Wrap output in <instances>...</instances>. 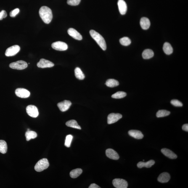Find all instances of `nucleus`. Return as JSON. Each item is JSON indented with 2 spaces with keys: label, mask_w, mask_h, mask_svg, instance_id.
<instances>
[{
  "label": "nucleus",
  "mask_w": 188,
  "mask_h": 188,
  "mask_svg": "<svg viewBox=\"0 0 188 188\" xmlns=\"http://www.w3.org/2000/svg\"><path fill=\"white\" fill-rule=\"evenodd\" d=\"M40 17L45 23L49 24L50 23L53 18L52 11L49 7L43 6L40 8L39 10Z\"/></svg>",
  "instance_id": "1"
},
{
  "label": "nucleus",
  "mask_w": 188,
  "mask_h": 188,
  "mask_svg": "<svg viewBox=\"0 0 188 188\" xmlns=\"http://www.w3.org/2000/svg\"><path fill=\"white\" fill-rule=\"evenodd\" d=\"M90 34L92 38L96 41L102 50H106L107 48L105 40L101 35L94 30H91L90 31Z\"/></svg>",
  "instance_id": "2"
},
{
  "label": "nucleus",
  "mask_w": 188,
  "mask_h": 188,
  "mask_svg": "<svg viewBox=\"0 0 188 188\" xmlns=\"http://www.w3.org/2000/svg\"><path fill=\"white\" fill-rule=\"evenodd\" d=\"M49 166V163L47 159L44 158L37 162L35 166V169L36 171L41 172L46 169Z\"/></svg>",
  "instance_id": "3"
},
{
  "label": "nucleus",
  "mask_w": 188,
  "mask_h": 188,
  "mask_svg": "<svg viewBox=\"0 0 188 188\" xmlns=\"http://www.w3.org/2000/svg\"><path fill=\"white\" fill-rule=\"evenodd\" d=\"M11 68L17 70H23L27 68L28 64L23 60H19L12 62L9 65Z\"/></svg>",
  "instance_id": "4"
},
{
  "label": "nucleus",
  "mask_w": 188,
  "mask_h": 188,
  "mask_svg": "<svg viewBox=\"0 0 188 188\" xmlns=\"http://www.w3.org/2000/svg\"><path fill=\"white\" fill-rule=\"evenodd\" d=\"M20 46L17 45L12 46L8 48L5 53V56L7 57H12L16 55L20 51Z\"/></svg>",
  "instance_id": "5"
},
{
  "label": "nucleus",
  "mask_w": 188,
  "mask_h": 188,
  "mask_svg": "<svg viewBox=\"0 0 188 188\" xmlns=\"http://www.w3.org/2000/svg\"><path fill=\"white\" fill-rule=\"evenodd\" d=\"M52 47L56 50L64 51L68 49V46L66 43L64 42L58 41L52 43Z\"/></svg>",
  "instance_id": "6"
},
{
  "label": "nucleus",
  "mask_w": 188,
  "mask_h": 188,
  "mask_svg": "<svg viewBox=\"0 0 188 188\" xmlns=\"http://www.w3.org/2000/svg\"><path fill=\"white\" fill-rule=\"evenodd\" d=\"M26 112L32 118H36L39 115L37 108L34 105H28L26 108Z\"/></svg>",
  "instance_id": "7"
},
{
  "label": "nucleus",
  "mask_w": 188,
  "mask_h": 188,
  "mask_svg": "<svg viewBox=\"0 0 188 188\" xmlns=\"http://www.w3.org/2000/svg\"><path fill=\"white\" fill-rule=\"evenodd\" d=\"M112 184L116 188H126L128 187V182L125 180L120 178L114 179Z\"/></svg>",
  "instance_id": "8"
},
{
  "label": "nucleus",
  "mask_w": 188,
  "mask_h": 188,
  "mask_svg": "<svg viewBox=\"0 0 188 188\" xmlns=\"http://www.w3.org/2000/svg\"><path fill=\"white\" fill-rule=\"evenodd\" d=\"M122 116L119 113H112L110 114L107 117V123L109 124L116 122L121 118Z\"/></svg>",
  "instance_id": "9"
},
{
  "label": "nucleus",
  "mask_w": 188,
  "mask_h": 188,
  "mask_svg": "<svg viewBox=\"0 0 188 188\" xmlns=\"http://www.w3.org/2000/svg\"><path fill=\"white\" fill-rule=\"evenodd\" d=\"M15 94L17 97L22 98H26L29 97L30 92L24 88H17L15 90Z\"/></svg>",
  "instance_id": "10"
},
{
  "label": "nucleus",
  "mask_w": 188,
  "mask_h": 188,
  "mask_svg": "<svg viewBox=\"0 0 188 188\" xmlns=\"http://www.w3.org/2000/svg\"><path fill=\"white\" fill-rule=\"evenodd\" d=\"M37 66L40 68H51L54 67V64L50 61L44 59H41L37 64Z\"/></svg>",
  "instance_id": "11"
},
{
  "label": "nucleus",
  "mask_w": 188,
  "mask_h": 188,
  "mask_svg": "<svg viewBox=\"0 0 188 188\" xmlns=\"http://www.w3.org/2000/svg\"><path fill=\"white\" fill-rule=\"evenodd\" d=\"M71 105L72 102L70 101L67 100L59 102L57 104L59 110L62 112H66L68 110Z\"/></svg>",
  "instance_id": "12"
},
{
  "label": "nucleus",
  "mask_w": 188,
  "mask_h": 188,
  "mask_svg": "<svg viewBox=\"0 0 188 188\" xmlns=\"http://www.w3.org/2000/svg\"><path fill=\"white\" fill-rule=\"evenodd\" d=\"M106 154L107 157L112 160H118L120 158L118 153L112 149H107L106 151Z\"/></svg>",
  "instance_id": "13"
},
{
  "label": "nucleus",
  "mask_w": 188,
  "mask_h": 188,
  "mask_svg": "<svg viewBox=\"0 0 188 188\" xmlns=\"http://www.w3.org/2000/svg\"><path fill=\"white\" fill-rule=\"evenodd\" d=\"M118 4L120 14L124 15L127 10V6L126 2L124 0H118Z\"/></svg>",
  "instance_id": "14"
},
{
  "label": "nucleus",
  "mask_w": 188,
  "mask_h": 188,
  "mask_svg": "<svg viewBox=\"0 0 188 188\" xmlns=\"http://www.w3.org/2000/svg\"><path fill=\"white\" fill-rule=\"evenodd\" d=\"M68 33L70 36L75 39L81 40L82 39V35L74 29L70 28L68 29Z\"/></svg>",
  "instance_id": "15"
},
{
  "label": "nucleus",
  "mask_w": 188,
  "mask_h": 188,
  "mask_svg": "<svg viewBox=\"0 0 188 188\" xmlns=\"http://www.w3.org/2000/svg\"><path fill=\"white\" fill-rule=\"evenodd\" d=\"M128 134L131 137L136 139H141L144 137V135L140 131L137 130H130L128 131Z\"/></svg>",
  "instance_id": "16"
},
{
  "label": "nucleus",
  "mask_w": 188,
  "mask_h": 188,
  "mask_svg": "<svg viewBox=\"0 0 188 188\" xmlns=\"http://www.w3.org/2000/svg\"><path fill=\"white\" fill-rule=\"evenodd\" d=\"M161 152L165 156L171 159H174L177 157V155L169 149H161Z\"/></svg>",
  "instance_id": "17"
},
{
  "label": "nucleus",
  "mask_w": 188,
  "mask_h": 188,
  "mask_svg": "<svg viewBox=\"0 0 188 188\" xmlns=\"http://www.w3.org/2000/svg\"><path fill=\"white\" fill-rule=\"evenodd\" d=\"M170 179V175L168 173H162L159 176L157 180L161 183H166L168 182Z\"/></svg>",
  "instance_id": "18"
},
{
  "label": "nucleus",
  "mask_w": 188,
  "mask_h": 188,
  "mask_svg": "<svg viewBox=\"0 0 188 188\" xmlns=\"http://www.w3.org/2000/svg\"><path fill=\"white\" fill-rule=\"evenodd\" d=\"M140 25L141 28L144 30H147L150 27V21L147 17H143L141 19Z\"/></svg>",
  "instance_id": "19"
},
{
  "label": "nucleus",
  "mask_w": 188,
  "mask_h": 188,
  "mask_svg": "<svg viewBox=\"0 0 188 188\" xmlns=\"http://www.w3.org/2000/svg\"><path fill=\"white\" fill-rule=\"evenodd\" d=\"M155 162L153 160H150L146 162H140L137 164V166L138 168H141L143 167H145L147 168H151L152 165H154Z\"/></svg>",
  "instance_id": "20"
},
{
  "label": "nucleus",
  "mask_w": 188,
  "mask_h": 188,
  "mask_svg": "<svg viewBox=\"0 0 188 188\" xmlns=\"http://www.w3.org/2000/svg\"><path fill=\"white\" fill-rule=\"evenodd\" d=\"M163 50L164 52L167 55H170V54H172L173 49L171 44L170 43L168 42H165L163 45Z\"/></svg>",
  "instance_id": "21"
},
{
  "label": "nucleus",
  "mask_w": 188,
  "mask_h": 188,
  "mask_svg": "<svg viewBox=\"0 0 188 188\" xmlns=\"http://www.w3.org/2000/svg\"><path fill=\"white\" fill-rule=\"evenodd\" d=\"M154 56L153 51L152 50L149 49L145 50L142 54L143 57L145 59L151 58Z\"/></svg>",
  "instance_id": "22"
},
{
  "label": "nucleus",
  "mask_w": 188,
  "mask_h": 188,
  "mask_svg": "<svg viewBox=\"0 0 188 188\" xmlns=\"http://www.w3.org/2000/svg\"><path fill=\"white\" fill-rule=\"evenodd\" d=\"M66 124L67 126L70 127L80 130L81 129V126L78 124V122L75 120H69L66 123Z\"/></svg>",
  "instance_id": "23"
},
{
  "label": "nucleus",
  "mask_w": 188,
  "mask_h": 188,
  "mask_svg": "<svg viewBox=\"0 0 188 188\" xmlns=\"http://www.w3.org/2000/svg\"><path fill=\"white\" fill-rule=\"evenodd\" d=\"M37 133L35 131L27 130L25 133V136L26 137V140L27 141H29L31 139H35L37 137Z\"/></svg>",
  "instance_id": "24"
},
{
  "label": "nucleus",
  "mask_w": 188,
  "mask_h": 188,
  "mask_svg": "<svg viewBox=\"0 0 188 188\" xmlns=\"http://www.w3.org/2000/svg\"><path fill=\"white\" fill-rule=\"evenodd\" d=\"M82 170L80 168L72 170L70 173V177L73 178L78 177L82 174Z\"/></svg>",
  "instance_id": "25"
},
{
  "label": "nucleus",
  "mask_w": 188,
  "mask_h": 188,
  "mask_svg": "<svg viewBox=\"0 0 188 188\" xmlns=\"http://www.w3.org/2000/svg\"><path fill=\"white\" fill-rule=\"evenodd\" d=\"M106 84L109 87L113 88L118 86L119 83L117 80L113 79H110L108 80L106 82Z\"/></svg>",
  "instance_id": "26"
},
{
  "label": "nucleus",
  "mask_w": 188,
  "mask_h": 188,
  "mask_svg": "<svg viewBox=\"0 0 188 188\" xmlns=\"http://www.w3.org/2000/svg\"><path fill=\"white\" fill-rule=\"evenodd\" d=\"M75 76L79 80H83L84 79L85 76L84 74L81 70V69L78 67H77L75 70Z\"/></svg>",
  "instance_id": "27"
},
{
  "label": "nucleus",
  "mask_w": 188,
  "mask_h": 188,
  "mask_svg": "<svg viewBox=\"0 0 188 188\" xmlns=\"http://www.w3.org/2000/svg\"><path fill=\"white\" fill-rule=\"evenodd\" d=\"M7 146L6 141L3 140H0V152L4 154L7 152Z\"/></svg>",
  "instance_id": "28"
},
{
  "label": "nucleus",
  "mask_w": 188,
  "mask_h": 188,
  "mask_svg": "<svg viewBox=\"0 0 188 188\" xmlns=\"http://www.w3.org/2000/svg\"><path fill=\"white\" fill-rule=\"evenodd\" d=\"M170 112L165 110H161L157 112L156 116L157 118H162L168 116L170 114Z\"/></svg>",
  "instance_id": "29"
},
{
  "label": "nucleus",
  "mask_w": 188,
  "mask_h": 188,
  "mask_svg": "<svg viewBox=\"0 0 188 188\" xmlns=\"http://www.w3.org/2000/svg\"><path fill=\"white\" fill-rule=\"evenodd\" d=\"M126 96V93L123 91H118L112 94V97L115 99H121L124 98Z\"/></svg>",
  "instance_id": "30"
},
{
  "label": "nucleus",
  "mask_w": 188,
  "mask_h": 188,
  "mask_svg": "<svg viewBox=\"0 0 188 188\" xmlns=\"http://www.w3.org/2000/svg\"><path fill=\"white\" fill-rule=\"evenodd\" d=\"M120 44L124 46H128L131 44V41L130 39L128 37H124L120 40Z\"/></svg>",
  "instance_id": "31"
},
{
  "label": "nucleus",
  "mask_w": 188,
  "mask_h": 188,
  "mask_svg": "<svg viewBox=\"0 0 188 188\" xmlns=\"http://www.w3.org/2000/svg\"><path fill=\"white\" fill-rule=\"evenodd\" d=\"M73 136L71 134L68 135L66 136L65 145L67 147H70L71 144Z\"/></svg>",
  "instance_id": "32"
},
{
  "label": "nucleus",
  "mask_w": 188,
  "mask_h": 188,
  "mask_svg": "<svg viewBox=\"0 0 188 188\" xmlns=\"http://www.w3.org/2000/svg\"><path fill=\"white\" fill-rule=\"evenodd\" d=\"M81 0H67V3L69 5L76 6L79 4Z\"/></svg>",
  "instance_id": "33"
},
{
  "label": "nucleus",
  "mask_w": 188,
  "mask_h": 188,
  "mask_svg": "<svg viewBox=\"0 0 188 188\" xmlns=\"http://www.w3.org/2000/svg\"><path fill=\"white\" fill-rule=\"evenodd\" d=\"M171 103L172 105L176 107H182L183 106L182 103L177 99L172 100L171 101Z\"/></svg>",
  "instance_id": "34"
},
{
  "label": "nucleus",
  "mask_w": 188,
  "mask_h": 188,
  "mask_svg": "<svg viewBox=\"0 0 188 188\" xmlns=\"http://www.w3.org/2000/svg\"><path fill=\"white\" fill-rule=\"evenodd\" d=\"M19 12H20L19 9L18 8H17L11 11L9 13V15L11 17H15L16 15L19 13Z\"/></svg>",
  "instance_id": "35"
},
{
  "label": "nucleus",
  "mask_w": 188,
  "mask_h": 188,
  "mask_svg": "<svg viewBox=\"0 0 188 188\" xmlns=\"http://www.w3.org/2000/svg\"><path fill=\"white\" fill-rule=\"evenodd\" d=\"M7 17V14L6 11L2 10L0 12V20H3V19Z\"/></svg>",
  "instance_id": "36"
},
{
  "label": "nucleus",
  "mask_w": 188,
  "mask_h": 188,
  "mask_svg": "<svg viewBox=\"0 0 188 188\" xmlns=\"http://www.w3.org/2000/svg\"><path fill=\"white\" fill-rule=\"evenodd\" d=\"M182 129L183 130L188 132V124H186L183 125L182 126Z\"/></svg>",
  "instance_id": "37"
},
{
  "label": "nucleus",
  "mask_w": 188,
  "mask_h": 188,
  "mask_svg": "<svg viewBox=\"0 0 188 188\" xmlns=\"http://www.w3.org/2000/svg\"><path fill=\"white\" fill-rule=\"evenodd\" d=\"M89 188H100L98 185H97L95 184H92L90 186Z\"/></svg>",
  "instance_id": "38"
}]
</instances>
